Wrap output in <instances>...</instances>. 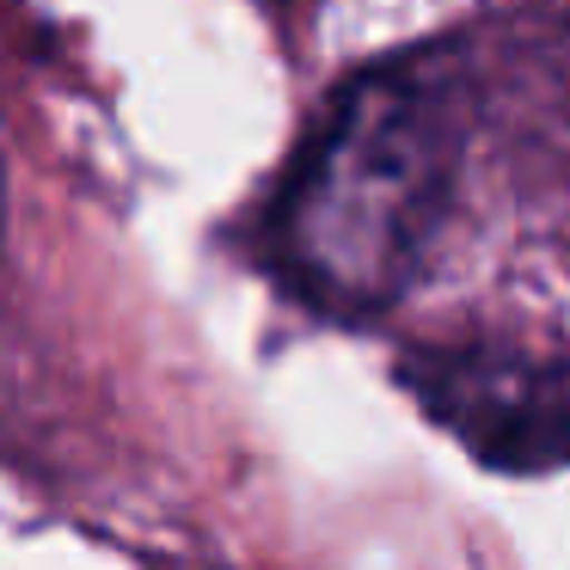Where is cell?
Wrapping results in <instances>:
<instances>
[{
  "label": "cell",
  "instance_id": "7a4b0ae2",
  "mask_svg": "<svg viewBox=\"0 0 570 570\" xmlns=\"http://www.w3.org/2000/svg\"><path fill=\"white\" fill-rule=\"evenodd\" d=\"M423 405L497 466L570 460V368L521 356H442L411 368Z\"/></svg>",
  "mask_w": 570,
  "mask_h": 570
},
{
  "label": "cell",
  "instance_id": "6da1fadb",
  "mask_svg": "<svg viewBox=\"0 0 570 570\" xmlns=\"http://www.w3.org/2000/svg\"><path fill=\"white\" fill-rule=\"evenodd\" d=\"M454 190V111L411 68L350 80L307 136L271 215V258L337 320L381 313L417 283Z\"/></svg>",
  "mask_w": 570,
  "mask_h": 570
}]
</instances>
